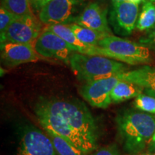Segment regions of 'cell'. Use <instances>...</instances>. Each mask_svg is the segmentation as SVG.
I'll return each instance as SVG.
<instances>
[{
    "label": "cell",
    "instance_id": "cell-1",
    "mask_svg": "<svg viewBox=\"0 0 155 155\" xmlns=\"http://www.w3.org/2000/svg\"><path fill=\"white\" fill-rule=\"evenodd\" d=\"M36 106L61 117L82 137L89 152L96 150L98 138V127L94 116L82 101L42 98Z\"/></svg>",
    "mask_w": 155,
    "mask_h": 155
},
{
    "label": "cell",
    "instance_id": "cell-2",
    "mask_svg": "<svg viewBox=\"0 0 155 155\" xmlns=\"http://www.w3.org/2000/svg\"><path fill=\"white\" fill-rule=\"evenodd\" d=\"M117 131L126 152L137 154L147 148L155 133V116L135 110L117 114Z\"/></svg>",
    "mask_w": 155,
    "mask_h": 155
},
{
    "label": "cell",
    "instance_id": "cell-3",
    "mask_svg": "<svg viewBox=\"0 0 155 155\" xmlns=\"http://www.w3.org/2000/svg\"><path fill=\"white\" fill-rule=\"evenodd\" d=\"M69 65L78 80L89 81L117 75L128 71L121 62L100 55H88L73 53Z\"/></svg>",
    "mask_w": 155,
    "mask_h": 155
},
{
    "label": "cell",
    "instance_id": "cell-4",
    "mask_svg": "<svg viewBox=\"0 0 155 155\" xmlns=\"http://www.w3.org/2000/svg\"><path fill=\"white\" fill-rule=\"evenodd\" d=\"M98 46L108 52L109 58L129 65L150 64L153 61L151 50L146 46L113 35L101 40Z\"/></svg>",
    "mask_w": 155,
    "mask_h": 155
},
{
    "label": "cell",
    "instance_id": "cell-5",
    "mask_svg": "<svg viewBox=\"0 0 155 155\" xmlns=\"http://www.w3.org/2000/svg\"><path fill=\"white\" fill-rule=\"evenodd\" d=\"M85 5L86 0H53L40 11L38 18L46 25L73 24Z\"/></svg>",
    "mask_w": 155,
    "mask_h": 155
},
{
    "label": "cell",
    "instance_id": "cell-6",
    "mask_svg": "<svg viewBox=\"0 0 155 155\" xmlns=\"http://www.w3.org/2000/svg\"><path fill=\"white\" fill-rule=\"evenodd\" d=\"M42 22L35 15L17 17L0 35V43L7 42L32 44L35 45L37 39L42 32Z\"/></svg>",
    "mask_w": 155,
    "mask_h": 155
},
{
    "label": "cell",
    "instance_id": "cell-7",
    "mask_svg": "<svg viewBox=\"0 0 155 155\" xmlns=\"http://www.w3.org/2000/svg\"><path fill=\"white\" fill-rule=\"evenodd\" d=\"M35 113L40 124L47 133L55 134L69 141L86 154L90 153L82 137L61 117L35 105Z\"/></svg>",
    "mask_w": 155,
    "mask_h": 155
},
{
    "label": "cell",
    "instance_id": "cell-8",
    "mask_svg": "<svg viewBox=\"0 0 155 155\" xmlns=\"http://www.w3.org/2000/svg\"><path fill=\"white\" fill-rule=\"evenodd\" d=\"M17 155H58L50 137L34 126H25L20 135Z\"/></svg>",
    "mask_w": 155,
    "mask_h": 155
},
{
    "label": "cell",
    "instance_id": "cell-9",
    "mask_svg": "<svg viewBox=\"0 0 155 155\" xmlns=\"http://www.w3.org/2000/svg\"><path fill=\"white\" fill-rule=\"evenodd\" d=\"M139 17V6L129 0H113L109 20L114 32L122 36L132 33Z\"/></svg>",
    "mask_w": 155,
    "mask_h": 155
},
{
    "label": "cell",
    "instance_id": "cell-10",
    "mask_svg": "<svg viewBox=\"0 0 155 155\" xmlns=\"http://www.w3.org/2000/svg\"><path fill=\"white\" fill-rule=\"evenodd\" d=\"M120 81L117 75L86 82L80 88V94L93 107L107 108L112 104L111 92Z\"/></svg>",
    "mask_w": 155,
    "mask_h": 155
},
{
    "label": "cell",
    "instance_id": "cell-11",
    "mask_svg": "<svg viewBox=\"0 0 155 155\" xmlns=\"http://www.w3.org/2000/svg\"><path fill=\"white\" fill-rule=\"evenodd\" d=\"M35 49L41 57L53 58L69 64L74 50L63 39L52 31L43 28L35 43Z\"/></svg>",
    "mask_w": 155,
    "mask_h": 155
},
{
    "label": "cell",
    "instance_id": "cell-12",
    "mask_svg": "<svg viewBox=\"0 0 155 155\" xmlns=\"http://www.w3.org/2000/svg\"><path fill=\"white\" fill-rule=\"evenodd\" d=\"M42 57L34 45L7 42L1 45V59L5 66L14 68L24 63L36 62Z\"/></svg>",
    "mask_w": 155,
    "mask_h": 155
},
{
    "label": "cell",
    "instance_id": "cell-13",
    "mask_svg": "<svg viewBox=\"0 0 155 155\" xmlns=\"http://www.w3.org/2000/svg\"><path fill=\"white\" fill-rule=\"evenodd\" d=\"M107 9L97 2L87 5L73 24L112 35L107 19Z\"/></svg>",
    "mask_w": 155,
    "mask_h": 155
},
{
    "label": "cell",
    "instance_id": "cell-14",
    "mask_svg": "<svg viewBox=\"0 0 155 155\" xmlns=\"http://www.w3.org/2000/svg\"><path fill=\"white\" fill-rule=\"evenodd\" d=\"M45 29L52 31L54 33L61 37L67 43L70 45L75 53H78L88 55H100L108 58V52L100 46L89 45L81 42L74 32L67 25H48Z\"/></svg>",
    "mask_w": 155,
    "mask_h": 155
},
{
    "label": "cell",
    "instance_id": "cell-15",
    "mask_svg": "<svg viewBox=\"0 0 155 155\" xmlns=\"http://www.w3.org/2000/svg\"><path fill=\"white\" fill-rule=\"evenodd\" d=\"M118 75L121 81L134 83L143 89L145 94L155 97V67L144 65Z\"/></svg>",
    "mask_w": 155,
    "mask_h": 155
},
{
    "label": "cell",
    "instance_id": "cell-16",
    "mask_svg": "<svg viewBox=\"0 0 155 155\" xmlns=\"http://www.w3.org/2000/svg\"><path fill=\"white\" fill-rule=\"evenodd\" d=\"M142 92L144 91L140 86L133 83L121 80L111 92V98L112 103L119 104L137 98Z\"/></svg>",
    "mask_w": 155,
    "mask_h": 155
},
{
    "label": "cell",
    "instance_id": "cell-17",
    "mask_svg": "<svg viewBox=\"0 0 155 155\" xmlns=\"http://www.w3.org/2000/svg\"><path fill=\"white\" fill-rule=\"evenodd\" d=\"M67 25H68L69 28L74 32L75 35L81 42L89 45L98 46L101 40L106 36L110 35V34L98 32L77 24H70Z\"/></svg>",
    "mask_w": 155,
    "mask_h": 155
},
{
    "label": "cell",
    "instance_id": "cell-18",
    "mask_svg": "<svg viewBox=\"0 0 155 155\" xmlns=\"http://www.w3.org/2000/svg\"><path fill=\"white\" fill-rule=\"evenodd\" d=\"M155 26V4L145 1L139 13L136 28L141 32L150 31Z\"/></svg>",
    "mask_w": 155,
    "mask_h": 155
},
{
    "label": "cell",
    "instance_id": "cell-19",
    "mask_svg": "<svg viewBox=\"0 0 155 155\" xmlns=\"http://www.w3.org/2000/svg\"><path fill=\"white\" fill-rule=\"evenodd\" d=\"M52 141L56 152L58 155H86V154L78 147L75 146L69 141L66 140L55 134L47 133Z\"/></svg>",
    "mask_w": 155,
    "mask_h": 155
},
{
    "label": "cell",
    "instance_id": "cell-20",
    "mask_svg": "<svg viewBox=\"0 0 155 155\" xmlns=\"http://www.w3.org/2000/svg\"><path fill=\"white\" fill-rule=\"evenodd\" d=\"M1 6L18 17L34 14L30 0H1Z\"/></svg>",
    "mask_w": 155,
    "mask_h": 155
},
{
    "label": "cell",
    "instance_id": "cell-21",
    "mask_svg": "<svg viewBox=\"0 0 155 155\" xmlns=\"http://www.w3.org/2000/svg\"><path fill=\"white\" fill-rule=\"evenodd\" d=\"M133 106L138 111L155 115V97L141 94L135 98Z\"/></svg>",
    "mask_w": 155,
    "mask_h": 155
},
{
    "label": "cell",
    "instance_id": "cell-22",
    "mask_svg": "<svg viewBox=\"0 0 155 155\" xmlns=\"http://www.w3.org/2000/svg\"><path fill=\"white\" fill-rule=\"evenodd\" d=\"M17 17H18L1 6L0 7V35L5 33L7 28Z\"/></svg>",
    "mask_w": 155,
    "mask_h": 155
},
{
    "label": "cell",
    "instance_id": "cell-23",
    "mask_svg": "<svg viewBox=\"0 0 155 155\" xmlns=\"http://www.w3.org/2000/svg\"><path fill=\"white\" fill-rule=\"evenodd\" d=\"M139 42L146 46L155 53V26L154 28L149 31L146 35L139 39Z\"/></svg>",
    "mask_w": 155,
    "mask_h": 155
},
{
    "label": "cell",
    "instance_id": "cell-24",
    "mask_svg": "<svg viewBox=\"0 0 155 155\" xmlns=\"http://www.w3.org/2000/svg\"><path fill=\"white\" fill-rule=\"evenodd\" d=\"M92 155H121L116 144H110L97 150Z\"/></svg>",
    "mask_w": 155,
    "mask_h": 155
},
{
    "label": "cell",
    "instance_id": "cell-25",
    "mask_svg": "<svg viewBox=\"0 0 155 155\" xmlns=\"http://www.w3.org/2000/svg\"><path fill=\"white\" fill-rule=\"evenodd\" d=\"M52 1L53 0H30V3L33 12L38 14L44 7Z\"/></svg>",
    "mask_w": 155,
    "mask_h": 155
},
{
    "label": "cell",
    "instance_id": "cell-26",
    "mask_svg": "<svg viewBox=\"0 0 155 155\" xmlns=\"http://www.w3.org/2000/svg\"><path fill=\"white\" fill-rule=\"evenodd\" d=\"M147 150H148V152L155 154V133L147 146Z\"/></svg>",
    "mask_w": 155,
    "mask_h": 155
},
{
    "label": "cell",
    "instance_id": "cell-27",
    "mask_svg": "<svg viewBox=\"0 0 155 155\" xmlns=\"http://www.w3.org/2000/svg\"><path fill=\"white\" fill-rule=\"evenodd\" d=\"M129 1L132 3L136 4V5H139V4H140L141 2H143L144 0H129Z\"/></svg>",
    "mask_w": 155,
    "mask_h": 155
},
{
    "label": "cell",
    "instance_id": "cell-28",
    "mask_svg": "<svg viewBox=\"0 0 155 155\" xmlns=\"http://www.w3.org/2000/svg\"><path fill=\"white\" fill-rule=\"evenodd\" d=\"M140 155H155V154H153V153L147 152V153H144V154H141Z\"/></svg>",
    "mask_w": 155,
    "mask_h": 155
},
{
    "label": "cell",
    "instance_id": "cell-29",
    "mask_svg": "<svg viewBox=\"0 0 155 155\" xmlns=\"http://www.w3.org/2000/svg\"><path fill=\"white\" fill-rule=\"evenodd\" d=\"M149 1L152 2H153L154 4H155V0H149Z\"/></svg>",
    "mask_w": 155,
    "mask_h": 155
},
{
    "label": "cell",
    "instance_id": "cell-30",
    "mask_svg": "<svg viewBox=\"0 0 155 155\" xmlns=\"http://www.w3.org/2000/svg\"><path fill=\"white\" fill-rule=\"evenodd\" d=\"M119 1H124V0H119Z\"/></svg>",
    "mask_w": 155,
    "mask_h": 155
}]
</instances>
